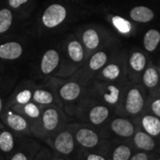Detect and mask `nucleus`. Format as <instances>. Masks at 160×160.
Masks as SVG:
<instances>
[{
  "label": "nucleus",
  "mask_w": 160,
  "mask_h": 160,
  "mask_svg": "<svg viewBox=\"0 0 160 160\" xmlns=\"http://www.w3.org/2000/svg\"><path fill=\"white\" fill-rule=\"evenodd\" d=\"M25 111L29 117L37 118L39 116V110L37 105L33 103H26L25 106Z\"/></svg>",
  "instance_id": "cd10ccee"
},
{
  "label": "nucleus",
  "mask_w": 160,
  "mask_h": 160,
  "mask_svg": "<svg viewBox=\"0 0 160 160\" xmlns=\"http://www.w3.org/2000/svg\"><path fill=\"white\" fill-rule=\"evenodd\" d=\"M160 42V33L157 30H150L144 38V45L148 51H153Z\"/></svg>",
  "instance_id": "9d476101"
},
{
  "label": "nucleus",
  "mask_w": 160,
  "mask_h": 160,
  "mask_svg": "<svg viewBox=\"0 0 160 160\" xmlns=\"http://www.w3.org/2000/svg\"><path fill=\"white\" fill-rule=\"evenodd\" d=\"M59 116L54 109H48L43 115L44 126L48 131H52L57 126Z\"/></svg>",
  "instance_id": "4468645a"
},
{
  "label": "nucleus",
  "mask_w": 160,
  "mask_h": 160,
  "mask_svg": "<svg viewBox=\"0 0 160 160\" xmlns=\"http://www.w3.org/2000/svg\"><path fill=\"white\" fill-rule=\"evenodd\" d=\"M77 139L82 145L87 148L94 147L99 141L98 136L95 132L86 128L80 129L77 132Z\"/></svg>",
  "instance_id": "423d86ee"
},
{
  "label": "nucleus",
  "mask_w": 160,
  "mask_h": 160,
  "mask_svg": "<svg viewBox=\"0 0 160 160\" xmlns=\"http://www.w3.org/2000/svg\"><path fill=\"white\" fill-rule=\"evenodd\" d=\"M107 61V55L104 52H98L92 57L90 61V67L91 69L98 70L105 65Z\"/></svg>",
  "instance_id": "412c9836"
},
{
  "label": "nucleus",
  "mask_w": 160,
  "mask_h": 160,
  "mask_svg": "<svg viewBox=\"0 0 160 160\" xmlns=\"http://www.w3.org/2000/svg\"><path fill=\"white\" fill-rule=\"evenodd\" d=\"M112 20H113V25L120 32L126 33L131 31V24L128 20L120 17H114Z\"/></svg>",
  "instance_id": "5701e85b"
},
{
  "label": "nucleus",
  "mask_w": 160,
  "mask_h": 160,
  "mask_svg": "<svg viewBox=\"0 0 160 160\" xmlns=\"http://www.w3.org/2000/svg\"><path fill=\"white\" fill-rule=\"evenodd\" d=\"M73 137L68 132H63L58 136L55 141V147L58 151L64 154L71 153L74 147Z\"/></svg>",
  "instance_id": "7ed1b4c3"
},
{
  "label": "nucleus",
  "mask_w": 160,
  "mask_h": 160,
  "mask_svg": "<svg viewBox=\"0 0 160 160\" xmlns=\"http://www.w3.org/2000/svg\"><path fill=\"white\" fill-rule=\"evenodd\" d=\"M108 90L111 93H105L104 95V98L106 100V102L110 104H115L118 101L119 99V91L117 87H115L114 85H110L108 87Z\"/></svg>",
  "instance_id": "bb28decb"
},
{
  "label": "nucleus",
  "mask_w": 160,
  "mask_h": 160,
  "mask_svg": "<svg viewBox=\"0 0 160 160\" xmlns=\"http://www.w3.org/2000/svg\"><path fill=\"white\" fill-rule=\"evenodd\" d=\"M131 157V150L125 145H120L113 152L114 160H128Z\"/></svg>",
  "instance_id": "393cba45"
},
{
  "label": "nucleus",
  "mask_w": 160,
  "mask_h": 160,
  "mask_svg": "<svg viewBox=\"0 0 160 160\" xmlns=\"http://www.w3.org/2000/svg\"><path fill=\"white\" fill-rule=\"evenodd\" d=\"M144 128L151 135L157 136L160 133V121L157 117L146 116L142 119Z\"/></svg>",
  "instance_id": "9b49d317"
},
{
  "label": "nucleus",
  "mask_w": 160,
  "mask_h": 160,
  "mask_svg": "<svg viewBox=\"0 0 160 160\" xmlns=\"http://www.w3.org/2000/svg\"><path fill=\"white\" fill-rule=\"evenodd\" d=\"M8 124L10 127L15 131H23L27 127V122L25 119L17 114H10L8 117Z\"/></svg>",
  "instance_id": "dca6fc26"
},
{
  "label": "nucleus",
  "mask_w": 160,
  "mask_h": 160,
  "mask_svg": "<svg viewBox=\"0 0 160 160\" xmlns=\"http://www.w3.org/2000/svg\"><path fill=\"white\" fill-rule=\"evenodd\" d=\"M13 138L10 132L5 131L0 135V149L4 152L11 151L13 148Z\"/></svg>",
  "instance_id": "a211bd4d"
},
{
  "label": "nucleus",
  "mask_w": 160,
  "mask_h": 160,
  "mask_svg": "<svg viewBox=\"0 0 160 160\" xmlns=\"http://www.w3.org/2000/svg\"><path fill=\"white\" fill-rule=\"evenodd\" d=\"M148 158L147 155L145 153H139L137 154H136L135 156H133L132 157V160H147Z\"/></svg>",
  "instance_id": "2f4dec72"
},
{
  "label": "nucleus",
  "mask_w": 160,
  "mask_h": 160,
  "mask_svg": "<svg viewBox=\"0 0 160 160\" xmlns=\"http://www.w3.org/2000/svg\"><path fill=\"white\" fill-rule=\"evenodd\" d=\"M152 110L157 116L160 117V99H157L152 104Z\"/></svg>",
  "instance_id": "c756f323"
},
{
  "label": "nucleus",
  "mask_w": 160,
  "mask_h": 160,
  "mask_svg": "<svg viewBox=\"0 0 160 160\" xmlns=\"http://www.w3.org/2000/svg\"><path fill=\"white\" fill-rule=\"evenodd\" d=\"M33 99L38 103L49 104L53 102V96L48 91L38 90L35 91L33 94Z\"/></svg>",
  "instance_id": "b1692460"
},
{
  "label": "nucleus",
  "mask_w": 160,
  "mask_h": 160,
  "mask_svg": "<svg viewBox=\"0 0 160 160\" xmlns=\"http://www.w3.org/2000/svg\"><path fill=\"white\" fill-rule=\"evenodd\" d=\"M83 42L88 48H96L99 42V39L97 32L92 29L86 31L83 34Z\"/></svg>",
  "instance_id": "2eb2a0df"
},
{
  "label": "nucleus",
  "mask_w": 160,
  "mask_h": 160,
  "mask_svg": "<svg viewBox=\"0 0 160 160\" xmlns=\"http://www.w3.org/2000/svg\"><path fill=\"white\" fill-rule=\"evenodd\" d=\"M108 110L104 106H97L91 110L90 113V119L95 125L102 123L108 116Z\"/></svg>",
  "instance_id": "ddd939ff"
},
{
  "label": "nucleus",
  "mask_w": 160,
  "mask_h": 160,
  "mask_svg": "<svg viewBox=\"0 0 160 160\" xmlns=\"http://www.w3.org/2000/svg\"><path fill=\"white\" fill-rule=\"evenodd\" d=\"M27 157H25V155H24L22 153H18L17 154H15L12 157V160H26Z\"/></svg>",
  "instance_id": "473e14b6"
},
{
  "label": "nucleus",
  "mask_w": 160,
  "mask_h": 160,
  "mask_svg": "<svg viewBox=\"0 0 160 160\" xmlns=\"http://www.w3.org/2000/svg\"><path fill=\"white\" fill-rule=\"evenodd\" d=\"M66 17V10L63 6L55 4L48 8L44 13L42 22L46 27L53 28L62 22Z\"/></svg>",
  "instance_id": "f257e3e1"
},
{
  "label": "nucleus",
  "mask_w": 160,
  "mask_h": 160,
  "mask_svg": "<svg viewBox=\"0 0 160 160\" xmlns=\"http://www.w3.org/2000/svg\"><path fill=\"white\" fill-rule=\"evenodd\" d=\"M130 64H131L132 68L134 69L135 71H142L145 66V56L139 52L134 53L131 56V59H130Z\"/></svg>",
  "instance_id": "aec40b11"
},
{
  "label": "nucleus",
  "mask_w": 160,
  "mask_h": 160,
  "mask_svg": "<svg viewBox=\"0 0 160 160\" xmlns=\"http://www.w3.org/2000/svg\"><path fill=\"white\" fill-rule=\"evenodd\" d=\"M59 56L54 50H49L44 55L41 63V69L44 73H51L59 64Z\"/></svg>",
  "instance_id": "39448f33"
},
{
  "label": "nucleus",
  "mask_w": 160,
  "mask_h": 160,
  "mask_svg": "<svg viewBox=\"0 0 160 160\" xmlns=\"http://www.w3.org/2000/svg\"><path fill=\"white\" fill-rule=\"evenodd\" d=\"M2 100H1V98H0V111H1L2 110Z\"/></svg>",
  "instance_id": "f704fd0d"
},
{
  "label": "nucleus",
  "mask_w": 160,
  "mask_h": 160,
  "mask_svg": "<svg viewBox=\"0 0 160 160\" xmlns=\"http://www.w3.org/2000/svg\"><path fill=\"white\" fill-rule=\"evenodd\" d=\"M31 98V93L28 90H25L20 92L17 97V102L20 104H26L29 102Z\"/></svg>",
  "instance_id": "c85d7f7f"
},
{
  "label": "nucleus",
  "mask_w": 160,
  "mask_h": 160,
  "mask_svg": "<svg viewBox=\"0 0 160 160\" xmlns=\"http://www.w3.org/2000/svg\"><path fill=\"white\" fill-rule=\"evenodd\" d=\"M104 77L109 79H114L119 75V68L117 65H109L103 70Z\"/></svg>",
  "instance_id": "a878e982"
},
{
  "label": "nucleus",
  "mask_w": 160,
  "mask_h": 160,
  "mask_svg": "<svg viewBox=\"0 0 160 160\" xmlns=\"http://www.w3.org/2000/svg\"><path fill=\"white\" fill-rule=\"evenodd\" d=\"M143 99L137 89H132L128 94L126 101V109L132 114H136L141 111L143 107Z\"/></svg>",
  "instance_id": "f03ea898"
},
{
  "label": "nucleus",
  "mask_w": 160,
  "mask_h": 160,
  "mask_svg": "<svg viewBox=\"0 0 160 160\" xmlns=\"http://www.w3.org/2000/svg\"><path fill=\"white\" fill-rule=\"evenodd\" d=\"M153 16H154L153 12L151 9L143 6L136 7L131 11V17L132 19L139 22H148L153 19Z\"/></svg>",
  "instance_id": "6e6552de"
},
{
  "label": "nucleus",
  "mask_w": 160,
  "mask_h": 160,
  "mask_svg": "<svg viewBox=\"0 0 160 160\" xmlns=\"http://www.w3.org/2000/svg\"><path fill=\"white\" fill-rule=\"evenodd\" d=\"M28 0H9V4L12 8H19L22 4L25 3Z\"/></svg>",
  "instance_id": "7c9ffc66"
},
{
  "label": "nucleus",
  "mask_w": 160,
  "mask_h": 160,
  "mask_svg": "<svg viewBox=\"0 0 160 160\" xmlns=\"http://www.w3.org/2000/svg\"><path fill=\"white\" fill-rule=\"evenodd\" d=\"M68 53L70 57L75 62H80L83 59L82 47L77 41L70 42L68 45Z\"/></svg>",
  "instance_id": "f3484780"
},
{
  "label": "nucleus",
  "mask_w": 160,
  "mask_h": 160,
  "mask_svg": "<svg viewBox=\"0 0 160 160\" xmlns=\"http://www.w3.org/2000/svg\"><path fill=\"white\" fill-rule=\"evenodd\" d=\"M80 87L74 82L66 84L60 90V95L65 100H73L79 97Z\"/></svg>",
  "instance_id": "1a4fd4ad"
},
{
  "label": "nucleus",
  "mask_w": 160,
  "mask_h": 160,
  "mask_svg": "<svg viewBox=\"0 0 160 160\" xmlns=\"http://www.w3.org/2000/svg\"><path fill=\"white\" fill-rule=\"evenodd\" d=\"M105 159L102 157L96 154H91L88 157V160H104Z\"/></svg>",
  "instance_id": "72a5a7b5"
},
{
  "label": "nucleus",
  "mask_w": 160,
  "mask_h": 160,
  "mask_svg": "<svg viewBox=\"0 0 160 160\" xmlns=\"http://www.w3.org/2000/svg\"><path fill=\"white\" fill-rule=\"evenodd\" d=\"M22 53V46L17 42H8L0 45V58L4 59H16Z\"/></svg>",
  "instance_id": "20e7f679"
},
{
  "label": "nucleus",
  "mask_w": 160,
  "mask_h": 160,
  "mask_svg": "<svg viewBox=\"0 0 160 160\" xmlns=\"http://www.w3.org/2000/svg\"><path fill=\"white\" fill-rule=\"evenodd\" d=\"M135 144L139 148L145 150V151H151L155 146L153 139L146 133L139 132L136 134L134 137Z\"/></svg>",
  "instance_id": "f8f14e48"
},
{
  "label": "nucleus",
  "mask_w": 160,
  "mask_h": 160,
  "mask_svg": "<svg viewBox=\"0 0 160 160\" xmlns=\"http://www.w3.org/2000/svg\"><path fill=\"white\" fill-rule=\"evenodd\" d=\"M111 128L116 133L122 137H130L133 133V126L130 122L123 119L113 120L111 124Z\"/></svg>",
  "instance_id": "0eeeda50"
},
{
  "label": "nucleus",
  "mask_w": 160,
  "mask_h": 160,
  "mask_svg": "<svg viewBox=\"0 0 160 160\" xmlns=\"http://www.w3.org/2000/svg\"><path fill=\"white\" fill-rule=\"evenodd\" d=\"M143 80L148 87H154L159 81V77H158L157 71L153 68H148L144 74Z\"/></svg>",
  "instance_id": "4be33fe9"
},
{
  "label": "nucleus",
  "mask_w": 160,
  "mask_h": 160,
  "mask_svg": "<svg viewBox=\"0 0 160 160\" xmlns=\"http://www.w3.org/2000/svg\"><path fill=\"white\" fill-rule=\"evenodd\" d=\"M12 23V13L8 9L0 11V33L8 31Z\"/></svg>",
  "instance_id": "6ab92c4d"
}]
</instances>
